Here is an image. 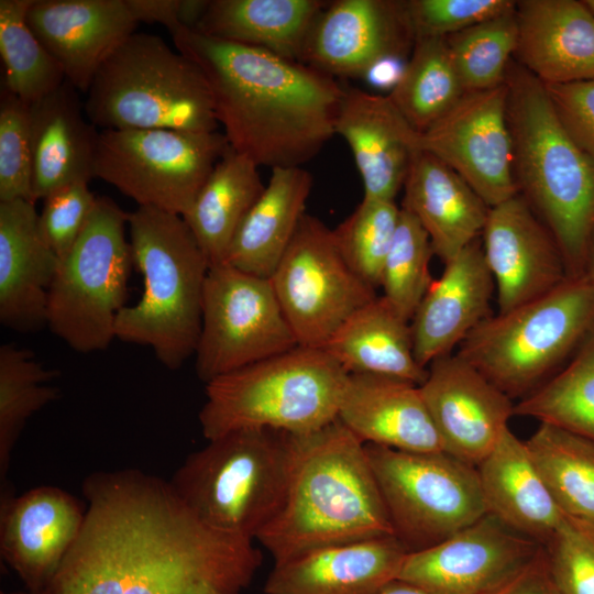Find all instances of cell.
Listing matches in <instances>:
<instances>
[{"mask_svg":"<svg viewBox=\"0 0 594 594\" xmlns=\"http://www.w3.org/2000/svg\"><path fill=\"white\" fill-rule=\"evenodd\" d=\"M81 490L80 532L42 594H239L262 563L252 540L204 525L169 481L124 469Z\"/></svg>","mask_w":594,"mask_h":594,"instance_id":"6da1fadb","label":"cell"},{"mask_svg":"<svg viewBox=\"0 0 594 594\" xmlns=\"http://www.w3.org/2000/svg\"><path fill=\"white\" fill-rule=\"evenodd\" d=\"M176 50L202 70L230 147L258 167H302L334 133L342 85L304 63L174 25Z\"/></svg>","mask_w":594,"mask_h":594,"instance_id":"7a4b0ae2","label":"cell"},{"mask_svg":"<svg viewBox=\"0 0 594 594\" xmlns=\"http://www.w3.org/2000/svg\"><path fill=\"white\" fill-rule=\"evenodd\" d=\"M290 436L286 498L256 538L275 563L327 546L394 536L364 443L338 418Z\"/></svg>","mask_w":594,"mask_h":594,"instance_id":"3957f363","label":"cell"},{"mask_svg":"<svg viewBox=\"0 0 594 594\" xmlns=\"http://www.w3.org/2000/svg\"><path fill=\"white\" fill-rule=\"evenodd\" d=\"M518 193L556 239L570 276H583L594 234V160L561 124L547 89L513 59L505 79Z\"/></svg>","mask_w":594,"mask_h":594,"instance_id":"277c9868","label":"cell"},{"mask_svg":"<svg viewBox=\"0 0 594 594\" xmlns=\"http://www.w3.org/2000/svg\"><path fill=\"white\" fill-rule=\"evenodd\" d=\"M134 266L143 294L116 321V338L150 346L169 370L195 354L210 264L182 216L139 206L128 213Z\"/></svg>","mask_w":594,"mask_h":594,"instance_id":"5b68a950","label":"cell"},{"mask_svg":"<svg viewBox=\"0 0 594 594\" xmlns=\"http://www.w3.org/2000/svg\"><path fill=\"white\" fill-rule=\"evenodd\" d=\"M292 455L289 433L240 429L189 454L169 483L204 525L254 541L284 505Z\"/></svg>","mask_w":594,"mask_h":594,"instance_id":"8992f818","label":"cell"},{"mask_svg":"<svg viewBox=\"0 0 594 594\" xmlns=\"http://www.w3.org/2000/svg\"><path fill=\"white\" fill-rule=\"evenodd\" d=\"M84 105L102 130L215 132L219 125L200 67L160 36L134 32L101 64Z\"/></svg>","mask_w":594,"mask_h":594,"instance_id":"52a82bcc","label":"cell"},{"mask_svg":"<svg viewBox=\"0 0 594 594\" xmlns=\"http://www.w3.org/2000/svg\"><path fill=\"white\" fill-rule=\"evenodd\" d=\"M348 373L323 350L296 346L206 383L207 440L240 429L307 435L334 421Z\"/></svg>","mask_w":594,"mask_h":594,"instance_id":"ba28073f","label":"cell"},{"mask_svg":"<svg viewBox=\"0 0 594 594\" xmlns=\"http://www.w3.org/2000/svg\"><path fill=\"white\" fill-rule=\"evenodd\" d=\"M594 330V286L568 277L549 293L491 315L460 344L458 355L510 399L540 386Z\"/></svg>","mask_w":594,"mask_h":594,"instance_id":"9c48e42d","label":"cell"},{"mask_svg":"<svg viewBox=\"0 0 594 594\" xmlns=\"http://www.w3.org/2000/svg\"><path fill=\"white\" fill-rule=\"evenodd\" d=\"M128 213L111 198L97 197L48 289L46 326L76 352L106 350L116 338V321L127 306L134 266L125 235Z\"/></svg>","mask_w":594,"mask_h":594,"instance_id":"30bf717a","label":"cell"},{"mask_svg":"<svg viewBox=\"0 0 594 594\" xmlns=\"http://www.w3.org/2000/svg\"><path fill=\"white\" fill-rule=\"evenodd\" d=\"M364 446L394 536L408 552L435 546L487 514L475 466L446 452Z\"/></svg>","mask_w":594,"mask_h":594,"instance_id":"8fae6325","label":"cell"},{"mask_svg":"<svg viewBox=\"0 0 594 594\" xmlns=\"http://www.w3.org/2000/svg\"><path fill=\"white\" fill-rule=\"evenodd\" d=\"M229 147L217 131L101 130L94 177L138 206L184 217Z\"/></svg>","mask_w":594,"mask_h":594,"instance_id":"7c38bea8","label":"cell"},{"mask_svg":"<svg viewBox=\"0 0 594 594\" xmlns=\"http://www.w3.org/2000/svg\"><path fill=\"white\" fill-rule=\"evenodd\" d=\"M296 346L270 278L228 263L209 267L195 352L198 378L208 383Z\"/></svg>","mask_w":594,"mask_h":594,"instance_id":"4fadbf2b","label":"cell"},{"mask_svg":"<svg viewBox=\"0 0 594 594\" xmlns=\"http://www.w3.org/2000/svg\"><path fill=\"white\" fill-rule=\"evenodd\" d=\"M298 345L322 349L376 289L344 261L333 230L305 213L270 277Z\"/></svg>","mask_w":594,"mask_h":594,"instance_id":"5bb4252c","label":"cell"},{"mask_svg":"<svg viewBox=\"0 0 594 594\" xmlns=\"http://www.w3.org/2000/svg\"><path fill=\"white\" fill-rule=\"evenodd\" d=\"M507 99L506 81L468 91L417 135V148L450 166L490 208L518 194Z\"/></svg>","mask_w":594,"mask_h":594,"instance_id":"9a60e30c","label":"cell"},{"mask_svg":"<svg viewBox=\"0 0 594 594\" xmlns=\"http://www.w3.org/2000/svg\"><path fill=\"white\" fill-rule=\"evenodd\" d=\"M541 549L487 513L441 542L408 552L397 580L430 594H488Z\"/></svg>","mask_w":594,"mask_h":594,"instance_id":"2e32d148","label":"cell"},{"mask_svg":"<svg viewBox=\"0 0 594 594\" xmlns=\"http://www.w3.org/2000/svg\"><path fill=\"white\" fill-rule=\"evenodd\" d=\"M415 41L403 0L329 1L300 62L333 78L363 77L385 61L410 55Z\"/></svg>","mask_w":594,"mask_h":594,"instance_id":"e0dca14e","label":"cell"},{"mask_svg":"<svg viewBox=\"0 0 594 594\" xmlns=\"http://www.w3.org/2000/svg\"><path fill=\"white\" fill-rule=\"evenodd\" d=\"M419 385L443 451L477 466L514 416L515 404L458 354L429 364Z\"/></svg>","mask_w":594,"mask_h":594,"instance_id":"ac0fdd59","label":"cell"},{"mask_svg":"<svg viewBox=\"0 0 594 594\" xmlns=\"http://www.w3.org/2000/svg\"><path fill=\"white\" fill-rule=\"evenodd\" d=\"M481 242L498 312L538 298L571 277L552 233L519 193L490 208Z\"/></svg>","mask_w":594,"mask_h":594,"instance_id":"d6986e66","label":"cell"},{"mask_svg":"<svg viewBox=\"0 0 594 594\" xmlns=\"http://www.w3.org/2000/svg\"><path fill=\"white\" fill-rule=\"evenodd\" d=\"M1 488L0 553L30 594H42L76 541L86 508L78 498L52 485L14 496Z\"/></svg>","mask_w":594,"mask_h":594,"instance_id":"ffe728a7","label":"cell"},{"mask_svg":"<svg viewBox=\"0 0 594 594\" xmlns=\"http://www.w3.org/2000/svg\"><path fill=\"white\" fill-rule=\"evenodd\" d=\"M26 21L66 81L85 94L101 64L139 24L129 0H32Z\"/></svg>","mask_w":594,"mask_h":594,"instance_id":"44dd1931","label":"cell"},{"mask_svg":"<svg viewBox=\"0 0 594 594\" xmlns=\"http://www.w3.org/2000/svg\"><path fill=\"white\" fill-rule=\"evenodd\" d=\"M334 133L351 148L365 199L395 200L417 148L418 132L391 98L342 85Z\"/></svg>","mask_w":594,"mask_h":594,"instance_id":"7402d4cb","label":"cell"},{"mask_svg":"<svg viewBox=\"0 0 594 594\" xmlns=\"http://www.w3.org/2000/svg\"><path fill=\"white\" fill-rule=\"evenodd\" d=\"M494 290L479 238L444 264L410 321L415 356L422 367L452 354L474 328L493 315Z\"/></svg>","mask_w":594,"mask_h":594,"instance_id":"603a6c76","label":"cell"},{"mask_svg":"<svg viewBox=\"0 0 594 594\" xmlns=\"http://www.w3.org/2000/svg\"><path fill=\"white\" fill-rule=\"evenodd\" d=\"M59 257L44 240L35 204L0 201V322L20 333L46 326L47 295Z\"/></svg>","mask_w":594,"mask_h":594,"instance_id":"cb8c5ba5","label":"cell"},{"mask_svg":"<svg viewBox=\"0 0 594 594\" xmlns=\"http://www.w3.org/2000/svg\"><path fill=\"white\" fill-rule=\"evenodd\" d=\"M337 418L364 444L444 452L419 385L409 381L348 374Z\"/></svg>","mask_w":594,"mask_h":594,"instance_id":"d4e9b609","label":"cell"},{"mask_svg":"<svg viewBox=\"0 0 594 594\" xmlns=\"http://www.w3.org/2000/svg\"><path fill=\"white\" fill-rule=\"evenodd\" d=\"M407 549L393 535L311 550L275 563L266 594H376L397 580Z\"/></svg>","mask_w":594,"mask_h":594,"instance_id":"484cf974","label":"cell"},{"mask_svg":"<svg viewBox=\"0 0 594 594\" xmlns=\"http://www.w3.org/2000/svg\"><path fill=\"white\" fill-rule=\"evenodd\" d=\"M515 62L544 85L594 79V16L583 1H516Z\"/></svg>","mask_w":594,"mask_h":594,"instance_id":"4316f807","label":"cell"},{"mask_svg":"<svg viewBox=\"0 0 594 594\" xmlns=\"http://www.w3.org/2000/svg\"><path fill=\"white\" fill-rule=\"evenodd\" d=\"M30 132L33 202L64 185L94 177L99 132L68 81L30 105Z\"/></svg>","mask_w":594,"mask_h":594,"instance_id":"83f0119b","label":"cell"},{"mask_svg":"<svg viewBox=\"0 0 594 594\" xmlns=\"http://www.w3.org/2000/svg\"><path fill=\"white\" fill-rule=\"evenodd\" d=\"M403 188L402 208L419 221L443 264L481 237L490 207L432 154L415 152Z\"/></svg>","mask_w":594,"mask_h":594,"instance_id":"f1b7e54d","label":"cell"},{"mask_svg":"<svg viewBox=\"0 0 594 594\" xmlns=\"http://www.w3.org/2000/svg\"><path fill=\"white\" fill-rule=\"evenodd\" d=\"M487 513L542 547L565 518L525 441L506 428L476 466Z\"/></svg>","mask_w":594,"mask_h":594,"instance_id":"f546056e","label":"cell"},{"mask_svg":"<svg viewBox=\"0 0 594 594\" xmlns=\"http://www.w3.org/2000/svg\"><path fill=\"white\" fill-rule=\"evenodd\" d=\"M312 176L304 167L272 169L268 184L240 226L224 263L270 278L305 216Z\"/></svg>","mask_w":594,"mask_h":594,"instance_id":"4dcf8cb0","label":"cell"},{"mask_svg":"<svg viewBox=\"0 0 594 594\" xmlns=\"http://www.w3.org/2000/svg\"><path fill=\"white\" fill-rule=\"evenodd\" d=\"M348 374H375L421 385L410 321L381 296L356 310L322 348Z\"/></svg>","mask_w":594,"mask_h":594,"instance_id":"1f68e13d","label":"cell"},{"mask_svg":"<svg viewBox=\"0 0 594 594\" xmlns=\"http://www.w3.org/2000/svg\"><path fill=\"white\" fill-rule=\"evenodd\" d=\"M328 2L210 0L196 31L300 62L308 33Z\"/></svg>","mask_w":594,"mask_h":594,"instance_id":"d6a6232c","label":"cell"},{"mask_svg":"<svg viewBox=\"0 0 594 594\" xmlns=\"http://www.w3.org/2000/svg\"><path fill=\"white\" fill-rule=\"evenodd\" d=\"M257 168L229 147L183 217L210 266L224 263L240 226L265 188Z\"/></svg>","mask_w":594,"mask_h":594,"instance_id":"836d02e7","label":"cell"},{"mask_svg":"<svg viewBox=\"0 0 594 594\" xmlns=\"http://www.w3.org/2000/svg\"><path fill=\"white\" fill-rule=\"evenodd\" d=\"M525 443L561 512L594 524V442L540 422Z\"/></svg>","mask_w":594,"mask_h":594,"instance_id":"e575fe53","label":"cell"},{"mask_svg":"<svg viewBox=\"0 0 594 594\" xmlns=\"http://www.w3.org/2000/svg\"><path fill=\"white\" fill-rule=\"evenodd\" d=\"M465 92L446 37H417L388 97L420 133L443 117Z\"/></svg>","mask_w":594,"mask_h":594,"instance_id":"d590c367","label":"cell"},{"mask_svg":"<svg viewBox=\"0 0 594 594\" xmlns=\"http://www.w3.org/2000/svg\"><path fill=\"white\" fill-rule=\"evenodd\" d=\"M514 415L535 418L594 442V330L563 370L515 404Z\"/></svg>","mask_w":594,"mask_h":594,"instance_id":"8d00e7d4","label":"cell"},{"mask_svg":"<svg viewBox=\"0 0 594 594\" xmlns=\"http://www.w3.org/2000/svg\"><path fill=\"white\" fill-rule=\"evenodd\" d=\"M32 0H0L1 87L26 105L56 90L66 80L58 62L26 21Z\"/></svg>","mask_w":594,"mask_h":594,"instance_id":"74e56055","label":"cell"},{"mask_svg":"<svg viewBox=\"0 0 594 594\" xmlns=\"http://www.w3.org/2000/svg\"><path fill=\"white\" fill-rule=\"evenodd\" d=\"M58 376L46 369L29 349L13 343L0 346V481L6 483L15 443L26 421L58 398L48 383Z\"/></svg>","mask_w":594,"mask_h":594,"instance_id":"f35d334b","label":"cell"},{"mask_svg":"<svg viewBox=\"0 0 594 594\" xmlns=\"http://www.w3.org/2000/svg\"><path fill=\"white\" fill-rule=\"evenodd\" d=\"M446 40L466 92L501 86L517 45L515 8Z\"/></svg>","mask_w":594,"mask_h":594,"instance_id":"ab89813d","label":"cell"},{"mask_svg":"<svg viewBox=\"0 0 594 594\" xmlns=\"http://www.w3.org/2000/svg\"><path fill=\"white\" fill-rule=\"evenodd\" d=\"M430 239L419 221L400 207L392 248L386 256L380 287L382 297L404 319L411 321L432 278Z\"/></svg>","mask_w":594,"mask_h":594,"instance_id":"60d3db41","label":"cell"},{"mask_svg":"<svg viewBox=\"0 0 594 594\" xmlns=\"http://www.w3.org/2000/svg\"><path fill=\"white\" fill-rule=\"evenodd\" d=\"M400 217L395 200L363 198L334 230L338 248L348 265L373 288H378L386 256Z\"/></svg>","mask_w":594,"mask_h":594,"instance_id":"b9f144b4","label":"cell"},{"mask_svg":"<svg viewBox=\"0 0 594 594\" xmlns=\"http://www.w3.org/2000/svg\"><path fill=\"white\" fill-rule=\"evenodd\" d=\"M15 199L33 202L30 106L1 87L0 201Z\"/></svg>","mask_w":594,"mask_h":594,"instance_id":"7bdbcfd3","label":"cell"},{"mask_svg":"<svg viewBox=\"0 0 594 594\" xmlns=\"http://www.w3.org/2000/svg\"><path fill=\"white\" fill-rule=\"evenodd\" d=\"M561 594H594V524L565 516L543 546Z\"/></svg>","mask_w":594,"mask_h":594,"instance_id":"ee69618b","label":"cell"},{"mask_svg":"<svg viewBox=\"0 0 594 594\" xmlns=\"http://www.w3.org/2000/svg\"><path fill=\"white\" fill-rule=\"evenodd\" d=\"M512 0H405L417 37H447L515 8Z\"/></svg>","mask_w":594,"mask_h":594,"instance_id":"f6af8a7d","label":"cell"},{"mask_svg":"<svg viewBox=\"0 0 594 594\" xmlns=\"http://www.w3.org/2000/svg\"><path fill=\"white\" fill-rule=\"evenodd\" d=\"M38 213L41 233L63 260L79 239L97 201L87 182L64 185L43 199Z\"/></svg>","mask_w":594,"mask_h":594,"instance_id":"bcb514c9","label":"cell"},{"mask_svg":"<svg viewBox=\"0 0 594 594\" xmlns=\"http://www.w3.org/2000/svg\"><path fill=\"white\" fill-rule=\"evenodd\" d=\"M544 87L569 136L594 160V79Z\"/></svg>","mask_w":594,"mask_h":594,"instance_id":"7dc6e473","label":"cell"},{"mask_svg":"<svg viewBox=\"0 0 594 594\" xmlns=\"http://www.w3.org/2000/svg\"><path fill=\"white\" fill-rule=\"evenodd\" d=\"M488 594H561L549 570L544 548L526 568Z\"/></svg>","mask_w":594,"mask_h":594,"instance_id":"c3c4849f","label":"cell"},{"mask_svg":"<svg viewBox=\"0 0 594 594\" xmlns=\"http://www.w3.org/2000/svg\"><path fill=\"white\" fill-rule=\"evenodd\" d=\"M180 0H129L139 23H160L166 29L178 24Z\"/></svg>","mask_w":594,"mask_h":594,"instance_id":"681fc988","label":"cell"},{"mask_svg":"<svg viewBox=\"0 0 594 594\" xmlns=\"http://www.w3.org/2000/svg\"><path fill=\"white\" fill-rule=\"evenodd\" d=\"M376 594H430L413 584L395 580Z\"/></svg>","mask_w":594,"mask_h":594,"instance_id":"f907efd6","label":"cell"},{"mask_svg":"<svg viewBox=\"0 0 594 594\" xmlns=\"http://www.w3.org/2000/svg\"><path fill=\"white\" fill-rule=\"evenodd\" d=\"M584 276L593 284L594 286V234L591 241Z\"/></svg>","mask_w":594,"mask_h":594,"instance_id":"816d5d0a","label":"cell"},{"mask_svg":"<svg viewBox=\"0 0 594 594\" xmlns=\"http://www.w3.org/2000/svg\"><path fill=\"white\" fill-rule=\"evenodd\" d=\"M583 3L586 6V8L588 9V11L592 13V15L594 16V0H583Z\"/></svg>","mask_w":594,"mask_h":594,"instance_id":"f5cc1de1","label":"cell"},{"mask_svg":"<svg viewBox=\"0 0 594 594\" xmlns=\"http://www.w3.org/2000/svg\"><path fill=\"white\" fill-rule=\"evenodd\" d=\"M8 594H30L29 592H13V593H8Z\"/></svg>","mask_w":594,"mask_h":594,"instance_id":"db71d44e","label":"cell"}]
</instances>
